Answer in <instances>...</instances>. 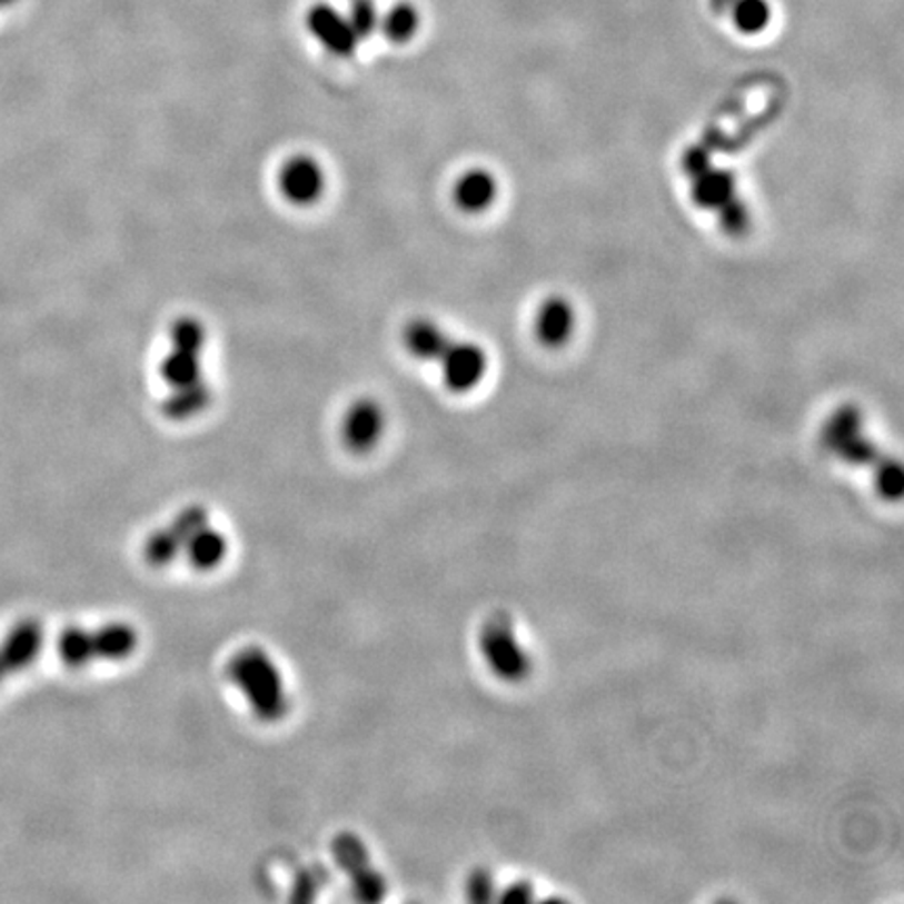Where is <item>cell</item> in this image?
<instances>
[{"label": "cell", "instance_id": "cell-1", "mask_svg": "<svg viewBox=\"0 0 904 904\" xmlns=\"http://www.w3.org/2000/svg\"><path fill=\"white\" fill-rule=\"evenodd\" d=\"M227 674L258 721L279 723L289 714L291 704L284 674L262 647L239 649L229 659Z\"/></svg>", "mask_w": 904, "mask_h": 904}, {"label": "cell", "instance_id": "cell-2", "mask_svg": "<svg viewBox=\"0 0 904 904\" xmlns=\"http://www.w3.org/2000/svg\"><path fill=\"white\" fill-rule=\"evenodd\" d=\"M139 649V633L126 622H109L99 628L70 626L57 640V654L70 668L92 662H125Z\"/></svg>", "mask_w": 904, "mask_h": 904}, {"label": "cell", "instance_id": "cell-3", "mask_svg": "<svg viewBox=\"0 0 904 904\" xmlns=\"http://www.w3.org/2000/svg\"><path fill=\"white\" fill-rule=\"evenodd\" d=\"M331 852L337 867L350 880L356 901L379 903L386 898L388 882L372 865L371 854L358 835L350 832L336 835L331 842Z\"/></svg>", "mask_w": 904, "mask_h": 904}, {"label": "cell", "instance_id": "cell-4", "mask_svg": "<svg viewBox=\"0 0 904 904\" xmlns=\"http://www.w3.org/2000/svg\"><path fill=\"white\" fill-rule=\"evenodd\" d=\"M479 649L488 668L503 681H521L530 673V656L515 637L511 622L503 616L486 622L479 633Z\"/></svg>", "mask_w": 904, "mask_h": 904}, {"label": "cell", "instance_id": "cell-5", "mask_svg": "<svg viewBox=\"0 0 904 904\" xmlns=\"http://www.w3.org/2000/svg\"><path fill=\"white\" fill-rule=\"evenodd\" d=\"M208 524H210L208 509H203L199 505H191V507L182 509L172 519L170 526L151 534L145 540V547H142L145 562L149 566H153V568H163V566L172 564L178 555L185 550L187 543L191 540V536L197 530H201L203 526H208Z\"/></svg>", "mask_w": 904, "mask_h": 904}, {"label": "cell", "instance_id": "cell-6", "mask_svg": "<svg viewBox=\"0 0 904 904\" xmlns=\"http://www.w3.org/2000/svg\"><path fill=\"white\" fill-rule=\"evenodd\" d=\"M44 647V628L36 618L16 622L0 638V685L28 670Z\"/></svg>", "mask_w": 904, "mask_h": 904}, {"label": "cell", "instance_id": "cell-7", "mask_svg": "<svg viewBox=\"0 0 904 904\" xmlns=\"http://www.w3.org/2000/svg\"><path fill=\"white\" fill-rule=\"evenodd\" d=\"M446 388L457 394L478 388L488 371V356L474 341H450L440 356Z\"/></svg>", "mask_w": 904, "mask_h": 904}, {"label": "cell", "instance_id": "cell-8", "mask_svg": "<svg viewBox=\"0 0 904 904\" xmlns=\"http://www.w3.org/2000/svg\"><path fill=\"white\" fill-rule=\"evenodd\" d=\"M279 191L294 206H312L325 193L327 178L319 161L310 156H296L279 170Z\"/></svg>", "mask_w": 904, "mask_h": 904}, {"label": "cell", "instance_id": "cell-9", "mask_svg": "<svg viewBox=\"0 0 904 904\" xmlns=\"http://www.w3.org/2000/svg\"><path fill=\"white\" fill-rule=\"evenodd\" d=\"M384 429H386L384 408L369 398L356 400L344 415L341 440L348 450L362 455L377 446L384 436Z\"/></svg>", "mask_w": 904, "mask_h": 904}, {"label": "cell", "instance_id": "cell-10", "mask_svg": "<svg viewBox=\"0 0 904 904\" xmlns=\"http://www.w3.org/2000/svg\"><path fill=\"white\" fill-rule=\"evenodd\" d=\"M576 327L574 306L566 298H549L538 308L534 331L540 344L549 348H559L568 341Z\"/></svg>", "mask_w": 904, "mask_h": 904}, {"label": "cell", "instance_id": "cell-11", "mask_svg": "<svg viewBox=\"0 0 904 904\" xmlns=\"http://www.w3.org/2000/svg\"><path fill=\"white\" fill-rule=\"evenodd\" d=\"M497 196V178L481 168L467 170L455 185V203L461 208L463 212H486L488 208H493Z\"/></svg>", "mask_w": 904, "mask_h": 904}, {"label": "cell", "instance_id": "cell-12", "mask_svg": "<svg viewBox=\"0 0 904 904\" xmlns=\"http://www.w3.org/2000/svg\"><path fill=\"white\" fill-rule=\"evenodd\" d=\"M453 339L431 319L410 320L405 329L408 355L419 360H440Z\"/></svg>", "mask_w": 904, "mask_h": 904}, {"label": "cell", "instance_id": "cell-13", "mask_svg": "<svg viewBox=\"0 0 904 904\" xmlns=\"http://www.w3.org/2000/svg\"><path fill=\"white\" fill-rule=\"evenodd\" d=\"M189 559V564L199 572H212L222 566V562L229 555V540L220 530H213L212 526H203L197 530L187 547L182 550Z\"/></svg>", "mask_w": 904, "mask_h": 904}, {"label": "cell", "instance_id": "cell-14", "mask_svg": "<svg viewBox=\"0 0 904 904\" xmlns=\"http://www.w3.org/2000/svg\"><path fill=\"white\" fill-rule=\"evenodd\" d=\"M735 196H737V185H735V177L728 170L709 166L708 170H704L699 177L693 178V199L699 208L718 210Z\"/></svg>", "mask_w": 904, "mask_h": 904}, {"label": "cell", "instance_id": "cell-15", "mask_svg": "<svg viewBox=\"0 0 904 904\" xmlns=\"http://www.w3.org/2000/svg\"><path fill=\"white\" fill-rule=\"evenodd\" d=\"M858 436H863V415L856 407H842L840 410H835L832 419L823 429L825 446L834 455H840Z\"/></svg>", "mask_w": 904, "mask_h": 904}, {"label": "cell", "instance_id": "cell-16", "mask_svg": "<svg viewBox=\"0 0 904 904\" xmlns=\"http://www.w3.org/2000/svg\"><path fill=\"white\" fill-rule=\"evenodd\" d=\"M212 396H210V388L199 381V384H191V386H180V388H172V394L163 400V410L170 419H189L197 413H201L203 408L210 405Z\"/></svg>", "mask_w": 904, "mask_h": 904}, {"label": "cell", "instance_id": "cell-17", "mask_svg": "<svg viewBox=\"0 0 904 904\" xmlns=\"http://www.w3.org/2000/svg\"><path fill=\"white\" fill-rule=\"evenodd\" d=\"M728 18L737 28V32L744 36L763 34L771 26L773 7L768 0H735L728 11Z\"/></svg>", "mask_w": 904, "mask_h": 904}, {"label": "cell", "instance_id": "cell-18", "mask_svg": "<svg viewBox=\"0 0 904 904\" xmlns=\"http://www.w3.org/2000/svg\"><path fill=\"white\" fill-rule=\"evenodd\" d=\"M160 371L170 388H180V386H191V384L203 381L201 355L185 352V350H177V348H172V352L163 358Z\"/></svg>", "mask_w": 904, "mask_h": 904}, {"label": "cell", "instance_id": "cell-19", "mask_svg": "<svg viewBox=\"0 0 904 904\" xmlns=\"http://www.w3.org/2000/svg\"><path fill=\"white\" fill-rule=\"evenodd\" d=\"M170 339H172V348L201 355L203 344H206V329H203V325L199 320L187 317V319L177 320L172 325Z\"/></svg>", "mask_w": 904, "mask_h": 904}, {"label": "cell", "instance_id": "cell-20", "mask_svg": "<svg viewBox=\"0 0 904 904\" xmlns=\"http://www.w3.org/2000/svg\"><path fill=\"white\" fill-rule=\"evenodd\" d=\"M875 484L877 490L882 493V497L890 498V500H898L903 495V469L901 465L894 459H880L875 463Z\"/></svg>", "mask_w": 904, "mask_h": 904}, {"label": "cell", "instance_id": "cell-21", "mask_svg": "<svg viewBox=\"0 0 904 904\" xmlns=\"http://www.w3.org/2000/svg\"><path fill=\"white\" fill-rule=\"evenodd\" d=\"M716 212L721 216L723 229L731 235H742L749 227V212H747L744 201L737 196L728 199L727 203L721 206Z\"/></svg>", "mask_w": 904, "mask_h": 904}, {"label": "cell", "instance_id": "cell-22", "mask_svg": "<svg viewBox=\"0 0 904 904\" xmlns=\"http://www.w3.org/2000/svg\"><path fill=\"white\" fill-rule=\"evenodd\" d=\"M493 890H495V884H493V877H490L488 871L474 873V875L469 877V882H467V896H469L471 901H490V898H493Z\"/></svg>", "mask_w": 904, "mask_h": 904}, {"label": "cell", "instance_id": "cell-23", "mask_svg": "<svg viewBox=\"0 0 904 904\" xmlns=\"http://www.w3.org/2000/svg\"><path fill=\"white\" fill-rule=\"evenodd\" d=\"M712 166L709 161V153L702 147H692L689 151H685L683 156V170L693 178L699 177L704 170H708Z\"/></svg>", "mask_w": 904, "mask_h": 904}, {"label": "cell", "instance_id": "cell-24", "mask_svg": "<svg viewBox=\"0 0 904 904\" xmlns=\"http://www.w3.org/2000/svg\"><path fill=\"white\" fill-rule=\"evenodd\" d=\"M417 28V16L410 13L407 9H403L396 18L390 21V34L398 40H407L415 32Z\"/></svg>", "mask_w": 904, "mask_h": 904}, {"label": "cell", "instance_id": "cell-25", "mask_svg": "<svg viewBox=\"0 0 904 904\" xmlns=\"http://www.w3.org/2000/svg\"><path fill=\"white\" fill-rule=\"evenodd\" d=\"M733 2H735V0H709V9H712L716 16H728Z\"/></svg>", "mask_w": 904, "mask_h": 904}]
</instances>
